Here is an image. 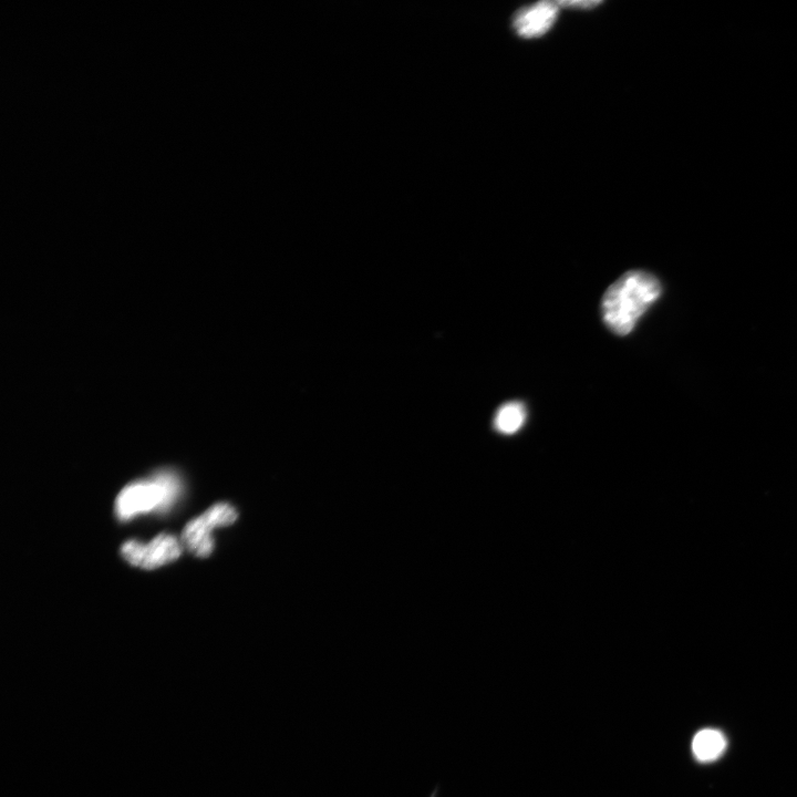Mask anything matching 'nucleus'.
<instances>
[{
  "mask_svg": "<svg viewBox=\"0 0 797 797\" xmlns=\"http://www.w3.org/2000/svg\"><path fill=\"white\" fill-rule=\"evenodd\" d=\"M656 277L643 270H630L605 290L601 312L604 324L617 335H627L638 320L661 296Z\"/></svg>",
  "mask_w": 797,
  "mask_h": 797,
  "instance_id": "nucleus-1",
  "label": "nucleus"
},
{
  "mask_svg": "<svg viewBox=\"0 0 797 797\" xmlns=\"http://www.w3.org/2000/svg\"><path fill=\"white\" fill-rule=\"evenodd\" d=\"M179 489L177 474L168 469L157 472L152 478L131 483L116 497V516L124 521L138 514L165 510L174 503Z\"/></svg>",
  "mask_w": 797,
  "mask_h": 797,
  "instance_id": "nucleus-2",
  "label": "nucleus"
},
{
  "mask_svg": "<svg viewBox=\"0 0 797 797\" xmlns=\"http://www.w3.org/2000/svg\"><path fill=\"white\" fill-rule=\"evenodd\" d=\"M236 518L237 513L232 506L216 504L184 527L182 542L197 557H208L214 548L211 530L215 527L228 526Z\"/></svg>",
  "mask_w": 797,
  "mask_h": 797,
  "instance_id": "nucleus-3",
  "label": "nucleus"
},
{
  "mask_svg": "<svg viewBox=\"0 0 797 797\" xmlns=\"http://www.w3.org/2000/svg\"><path fill=\"white\" fill-rule=\"evenodd\" d=\"M182 545L169 534H161L148 544L128 540L121 548L122 556L131 565L143 569H155L176 560L182 553Z\"/></svg>",
  "mask_w": 797,
  "mask_h": 797,
  "instance_id": "nucleus-4",
  "label": "nucleus"
},
{
  "mask_svg": "<svg viewBox=\"0 0 797 797\" xmlns=\"http://www.w3.org/2000/svg\"><path fill=\"white\" fill-rule=\"evenodd\" d=\"M559 4L556 1H538L520 9L514 19V29L522 38L541 37L553 25Z\"/></svg>",
  "mask_w": 797,
  "mask_h": 797,
  "instance_id": "nucleus-5",
  "label": "nucleus"
},
{
  "mask_svg": "<svg viewBox=\"0 0 797 797\" xmlns=\"http://www.w3.org/2000/svg\"><path fill=\"white\" fill-rule=\"evenodd\" d=\"M725 748V736L714 728L701 729L692 741L693 755L700 762L715 760L723 754Z\"/></svg>",
  "mask_w": 797,
  "mask_h": 797,
  "instance_id": "nucleus-6",
  "label": "nucleus"
},
{
  "mask_svg": "<svg viewBox=\"0 0 797 797\" xmlns=\"http://www.w3.org/2000/svg\"><path fill=\"white\" fill-rule=\"evenodd\" d=\"M526 407L519 401H511L498 407L494 416V427L498 433H516L526 420Z\"/></svg>",
  "mask_w": 797,
  "mask_h": 797,
  "instance_id": "nucleus-7",
  "label": "nucleus"
},
{
  "mask_svg": "<svg viewBox=\"0 0 797 797\" xmlns=\"http://www.w3.org/2000/svg\"><path fill=\"white\" fill-rule=\"evenodd\" d=\"M600 3H601L600 1H590V0L559 1L558 2L559 7H568L571 9H575V8L576 9H590V8H594L596 6H599Z\"/></svg>",
  "mask_w": 797,
  "mask_h": 797,
  "instance_id": "nucleus-8",
  "label": "nucleus"
}]
</instances>
